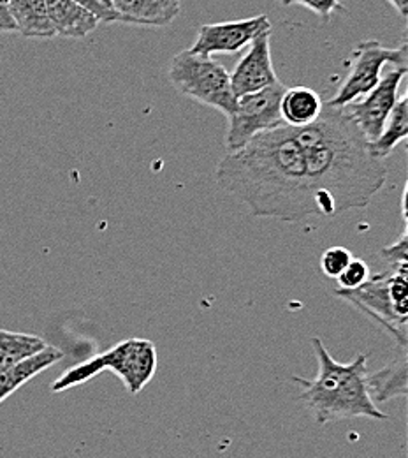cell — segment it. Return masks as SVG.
I'll list each match as a JSON object with an SVG mask.
<instances>
[{
    "instance_id": "obj_8",
    "label": "cell",
    "mask_w": 408,
    "mask_h": 458,
    "mask_svg": "<svg viewBox=\"0 0 408 458\" xmlns=\"http://www.w3.org/2000/svg\"><path fill=\"white\" fill-rule=\"evenodd\" d=\"M407 50L405 41L398 48H386L375 39L361 41L352 54L350 72L346 81L326 105L333 108H346L350 103L366 96L380 81L382 69L387 64H393V67H407Z\"/></svg>"
},
{
    "instance_id": "obj_2",
    "label": "cell",
    "mask_w": 408,
    "mask_h": 458,
    "mask_svg": "<svg viewBox=\"0 0 408 458\" xmlns=\"http://www.w3.org/2000/svg\"><path fill=\"white\" fill-rule=\"evenodd\" d=\"M215 176L222 191L246 205L254 217L296 223L315 216L304 154L289 125L261 132L228 154Z\"/></svg>"
},
{
    "instance_id": "obj_22",
    "label": "cell",
    "mask_w": 408,
    "mask_h": 458,
    "mask_svg": "<svg viewBox=\"0 0 408 458\" xmlns=\"http://www.w3.org/2000/svg\"><path fill=\"white\" fill-rule=\"evenodd\" d=\"M284 5H301L315 13L324 23L331 21L335 13H347L346 5L340 0H279Z\"/></svg>"
},
{
    "instance_id": "obj_15",
    "label": "cell",
    "mask_w": 408,
    "mask_h": 458,
    "mask_svg": "<svg viewBox=\"0 0 408 458\" xmlns=\"http://www.w3.org/2000/svg\"><path fill=\"white\" fill-rule=\"evenodd\" d=\"M63 358V352L54 345H46L41 352L12 365L11 369L0 372V403L12 395L25 383L34 379L37 374L48 370Z\"/></svg>"
},
{
    "instance_id": "obj_25",
    "label": "cell",
    "mask_w": 408,
    "mask_h": 458,
    "mask_svg": "<svg viewBox=\"0 0 408 458\" xmlns=\"http://www.w3.org/2000/svg\"><path fill=\"white\" fill-rule=\"evenodd\" d=\"M402 18H407L408 14V0H387Z\"/></svg>"
},
{
    "instance_id": "obj_18",
    "label": "cell",
    "mask_w": 408,
    "mask_h": 458,
    "mask_svg": "<svg viewBox=\"0 0 408 458\" xmlns=\"http://www.w3.org/2000/svg\"><path fill=\"white\" fill-rule=\"evenodd\" d=\"M408 136V98L402 96L389 114L380 136L368 143V150L375 159L386 161Z\"/></svg>"
},
{
    "instance_id": "obj_1",
    "label": "cell",
    "mask_w": 408,
    "mask_h": 458,
    "mask_svg": "<svg viewBox=\"0 0 408 458\" xmlns=\"http://www.w3.org/2000/svg\"><path fill=\"white\" fill-rule=\"evenodd\" d=\"M292 131L304 154L315 216L366 208L384 189L387 165L370 154L368 141L344 108L324 103L313 123Z\"/></svg>"
},
{
    "instance_id": "obj_19",
    "label": "cell",
    "mask_w": 408,
    "mask_h": 458,
    "mask_svg": "<svg viewBox=\"0 0 408 458\" xmlns=\"http://www.w3.org/2000/svg\"><path fill=\"white\" fill-rule=\"evenodd\" d=\"M48 344L41 337L0 330V372L41 352Z\"/></svg>"
},
{
    "instance_id": "obj_23",
    "label": "cell",
    "mask_w": 408,
    "mask_h": 458,
    "mask_svg": "<svg viewBox=\"0 0 408 458\" xmlns=\"http://www.w3.org/2000/svg\"><path fill=\"white\" fill-rule=\"evenodd\" d=\"M407 247V229H405V231L402 233V236H400L398 242H395L393 245H387V247H384V249L380 250V256H382L386 261L393 263V267H395V265H408Z\"/></svg>"
},
{
    "instance_id": "obj_16",
    "label": "cell",
    "mask_w": 408,
    "mask_h": 458,
    "mask_svg": "<svg viewBox=\"0 0 408 458\" xmlns=\"http://www.w3.org/2000/svg\"><path fill=\"white\" fill-rule=\"evenodd\" d=\"M408 360L407 351H402V354L387 363L384 369H380L375 374H368V392L371 395V401L384 402L393 399H407L408 394Z\"/></svg>"
},
{
    "instance_id": "obj_26",
    "label": "cell",
    "mask_w": 408,
    "mask_h": 458,
    "mask_svg": "<svg viewBox=\"0 0 408 458\" xmlns=\"http://www.w3.org/2000/svg\"><path fill=\"white\" fill-rule=\"evenodd\" d=\"M103 2H104L106 5H110V0H103ZM110 7H112V5H110Z\"/></svg>"
},
{
    "instance_id": "obj_6",
    "label": "cell",
    "mask_w": 408,
    "mask_h": 458,
    "mask_svg": "<svg viewBox=\"0 0 408 458\" xmlns=\"http://www.w3.org/2000/svg\"><path fill=\"white\" fill-rule=\"evenodd\" d=\"M168 80L176 90L204 106L229 116L236 106L228 69L217 60L183 50L171 58Z\"/></svg>"
},
{
    "instance_id": "obj_9",
    "label": "cell",
    "mask_w": 408,
    "mask_h": 458,
    "mask_svg": "<svg viewBox=\"0 0 408 458\" xmlns=\"http://www.w3.org/2000/svg\"><path fill=\"white\" fill-rule=\"evenodd\" d=\"M405 76L407 67H391L382 74L375 89L344 108L368 143L380 136L389 114L400 99V85Z\"/></svg>"
},
{
    "instance_id": "obj_17",
    "label": "cell",
    "mask_w": 408,
    "mask_h": 458,
    "mask_svg": "<svg viewBox=\"0 0 408 458\" xmlns=\"http://www.w3.org/2000/svg\"><path fill=\"white\" fill-rule=\"evenodd\" d=\"M324 103L321 96L310 87L286 89L280 101V114L289 127H306L322 114Z\"/></svg>"
},
{
    "instance_id": "obj_27",
    "label": "cell",
    "mask_w": 408,
    "mask_h": 458,
    "mask_svg": "<svg viewBox=\"0 0 408 458\" xmlns=\"http://www.w3.org/2000/svg\"><path fill=\"white\" fill-rule=\"evenodd\" d=\"M0 2H2V0H0Z\"/></svg>"
},
{
    "instance_id": "obj_5",
    "label": "cell",
    "mask_w": 408,
    "mask_h": 458,
    "mask_svg": "<svg viewBox=\"0 0 408 458\" xmlns=\"http://www.w3.org/2000/svg\"><path fill=\"white\" fill-rule=\"evenodd\" d=\"M337 296L384 328L400 351H407L408 265L375 274L357 289H337Z\"/></svg>"
},
{
    "instance_id": "obj_7",
    "label": "cell",
    "mask_w": 408,
    "mask_h": 458,
    "mask_svg": "<svg viewBox=\"0 0 408 458\" xmlns=\"http://www.w3.org/2000/svg\"><path fill=\"white\" fill-rule=\"evenodd\" d=\"M287 87L279 81L264 90L246 94L236 99L234 112L228 116V154L241 150L248 141H252L261 132L286 125L280 114V101Z\"/></svg>"
},
{
    "instance_id": "obj_21",
    "label": "cell",
    "mask_w": 408,
    "mask_h": 458,
    "mask_svg": "<svg viewBox=\"0 0 408 458\" xmlns=\"http://www.w3.org/2000/svg\"><path fill=\"white\" fill-rule=\"evenodd\" d=\"M370 277H371V272H370L368 263L362 261L361 258H352L347 268L340 274V277L337 281H338L340 289L352 291V289H357V287L366 284Z\"/></svg>"
},
{
    "instance_id": "obj_12",
    "label": "cell",
    "mask_w": 408,
    "mask_h": 458,
    "mask_svg": "<svg viewBox=\"0 0 408 458\" xmlns=\"http://www.w3.org/2000/svg\"><path fill=\"white\" fill-rule=\"evenodd\" d=\"M118 21L166 27L181 13V0H110Z\"/></svg>"
},
{
    "instance_id": "obj_4",
    "label": "cell",
    "mask_w": 408,
    "mask_h": 458,
    "mask_svg": "<svg viewBox=\"0 0 408 458\" xmlns=\"http://www.w3.org/2000/svg\"><path fill=\"white\" fill-rule=\"evenodd\" d=\"M118 376L129 394L137 395L154 379L157 372V347L146 339H127L115 344L104 352L67 369L57 381L52 383V392L60 394L78 385L88 383L103 372Z\"/></svg>"
},
{
    "instance_id": "obj_24",
    "label": "cell",
    "mask_w": 408,
    "mask_h": 458,
    "mask_svg": "<svg viewBox=\"0 0 408 458\" xmlns=\"http://www.w3.org/2000/svg\"><path fill=\"white\" fill-rule=\"evenodd\" d=\"M72 2H76L78 5L92 13L99 21H106V23L118 21L117 13L110 5H106L103 0H72Z\"/></svg>"
},
{
    "instance_id": "obj_14",
    "label": "cell",
    "mask_w": 408,
    "mask_h": 458,
    "mask_svg": "<svg viewBox=\"0 0 408 458\" xmlns=\"http://www.w3.org/2000/svg\"><path fill=\"white\" fill-rule=\"evenodd\" d=\"M55 36L83 39L99 27V20L72 0H46Z\"/></svg>"
},
{
    "instance_id": "obj_20",
    "label": "cell",
    "mask_w": 408,
    "mask_h": 458,
    "mask_svg": "<svg viewBox=\"0 0 408 458\" xmlns=\"http://www.w3.org/2000/svg\"><path fill=\"white\" fill-rule=\"evenodd\" d=\"M352 259V252L346 247H331L321 256V270L329 279H338L347 268Z\"/></svg>"
},
{
    "instance_id": "obj_10",
    "label": "cell",
    "mask_w": 408,
    "mask_h": 458,
    "mask_svg": "<svg viewBox=\"0 0 408 458\" xmlns=\"http://www.w3.org/2000/svg\"><path fill=\"white\" fill-rule=\"evenodd\" d=\"M271 29L268 14L245 20L206 23L197 29V38L188 48L196 55H234L246 48L261 32Z\"/></svg>"
},
{
    "instance_id": "obj_3",
    "label": "cell",
    "mask_w": 408,
    "mask_h": 458,
    "mask_svg": "<svg viewBox=\"0 0 408 458\" xmlns=\"http://www.w3.org/2000/svg\"><path fill=\"white\" fill-rule=\"evenodd\" d=\"M319 361L313 379L292 377L299 385V402L312 412L317 425L354 418L387 420L368 392V354H357L349 363L337 361L319 337L312 339Z\"/></svg>"
},
{
    "instance_id": "obj_13",
    "label": "cell",
    "mask_w": 408,
    "mask_h": 458,
    "mask_svg": "<svg viewBox=\"0 0 408 458\" xmlns=\"http://www.w3.org/2000/svg\"><path fill=\"white\" fill-rule=\"evenodd\" d=\"M14 30L29 39L57 38L52 27L46 0H2Z\"/></svg>"
},
{
    "instance_id": "obj_11",
    "label": "cell",
    "mask_w": 408,
    "mask_h": 458,
    "mask_svg": "<svg viewBox=\"0 0 408 458\" xmlns=\"http://www.w3.org/2000/svg\"><path fill=\"white\" fill-rule=\"evenodd\" d=\"M271 29L261 32L250 45L248 50L236 64L231 78L234 98L254 94L279 83L273 60H271Z\"/></svg>"
}]
</instances>
